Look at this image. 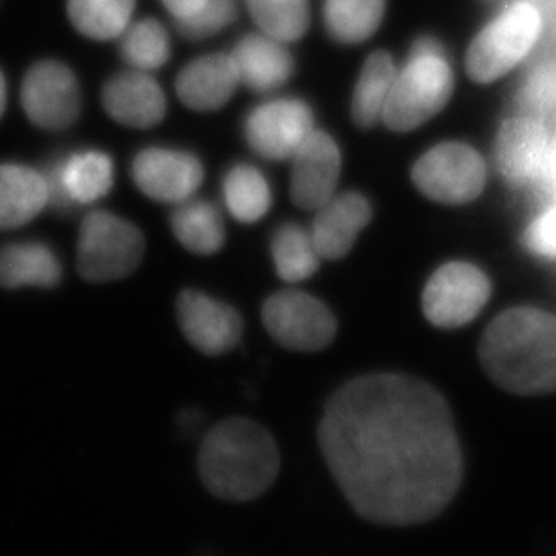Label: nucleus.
Returning a JSON list of instances; mask_svg holds the SVG:
<instances>
[{
  "mask_svg": "<svg viewBox=\"0 0 556 556\" xmlns=\"http://www.w3.org/2000/svg\"><path fill=\"white\" fill-rule=\"evenodd\" d=\"M172 231L190 252L210 255L225 244V223L214 204L201 199H187L172 212Z\"/></svg>",
  "mask_w": 556,
  "mask_h": 556,
  "instance_id": "obj_24",
  "label": "nucleus"
},
{
  "mask_svg": "<svg viewBox=\"0 0 556 556\" xmlns=\"http://www.w3.org/2000/svg\"><path fill=\"white\" fill-rule=\"evenodd\" d=\"M542 33L541 10L520 0L477 33L466 53V71L477 84L508 75L535 48Z\"/></svg>",
  "mask_w": 556,
  "mask_h": 556,
  "instance_id": "obj_5",
  "label": "nucleus"
},
{
  "mask_svg": "<svg viewBox=\"0 0 556 556\" xmlns=\"http://www.w3.org/2000/svg\"><path fill=\"white\" fill-rule=\"evenodd\" d=\"M102 102L109 116L125 127L149 129L165 118V92L147 71L113 76L103 87Z\"/></svg>",
  "mask_w": 556,
  "mask_h": 556,
  "instance_id": "obj_17",
  "label": "nucleus"
},
{
  "mask_svg": "<svg viewBox=\"0 0 556 556\" xmlns=\"http://www.w3.org/2000/svg\"><path fill=\"white\" fill-rule=\"evenodd\" d=\"M22 108L43 130H64L80 116V86L70 67L43 60L27 71L22 84Z\"/></svg>",
  "mask_w": 556,
  "mask_h": 556,
  "instance_id": "obj_10",
  "label": "nucleus"
},
{
  "mask_svg": "<svg viewBox=\"0 0 556 556\" xmlns=\"http://www.w3.org/2000/svg\"><path fill=\"white\" fill-rule=\"evenodd\" d=\"M177 315L188 342L208 356L228 353L241 342V315L208 294L188 289L177 300Z\"/></svg>",
  "mask_w": 556,
  "mask_h": 556,
  "instance_id": "obj_15",
  "label": "nucleus"
},
{
  "mask_svg": "<svg viewBox=\"0 0 556 556\" xmlns=\"http://www.w3.org/2000/svg\"><path fill=\"white\" fill-rule=\"evenodd\" d=\"M547 152V130L536 116L506 119L495 138V165L504 181L522 187L535 179Z\"/></svg>",
  "mask_w": 556,
  "mask_h": 556,
  "instance_id": "obj_16",
  "label": "nucleus"
},
{
  "mask_svg": "<svg viewBox=\"0 0 556 556\" xmlns=\"http://www.w3.org/2000/svg\"><path fill=\"white\" fill-rule=\"evenodd\" d=\"M226 208L241 223H257L271 206V188L252 165L231 166L223 181Z\"/></svg>",
  "mask_w": 556,
  "mask_h": 556,
  "instance_id": "obj_26",
  "label": "nucleus"
},
{
  "mask_svg": "<svg viewBox=\"0 0 556 556\" xmlns=\"http://www.w3.org/2000/svg\"><path fill=\"white\" fill-rule=\"evenodd\" d=\"M119 40V53L138 71L157 70L170 59V38L154 18H144L127 27Z\"/></svg>",
  "mask_w": 556,
  "mask_h": 556,
  "instance_id": "obj_29",
  "label": "nucleus"
},
{
  "mask_svg": "<svg viewBox=\"0 0 556 556\" xmlns=\"http://www.w3.org/2000/svg\"><path fill=\"white\" fill-rule=\"evenodd\" d=\"M204 488L226 503H250L268 492L280 471L274 435L248 417H228L204 435L198 455Z\"/></svg>",
  "mask_w": 556,
  "mask_h": 556,
  "instance_id": "obj_3",
  "label": "nucleus"
},
{
  "mask_svg": "<svg viewBox=\"0 0 556 556\" xmlns=\"http://www.w3.org/2000/svg\"><path fill=\"white\" fill-rule=\"evenodd\" d=\"M552 168H553V176H555L556 181V152L552 155Z\"/></svg>",
  "mask_w": 556,
  "mask_h": 556,
  "instance_id": "obj_36",
  "label": "nucleus"
},
{
  "mask_svg": "<svg viewBox=\"0 0 556 556\" xmlns=\"http://www.w3.org/2000/svg\"><path fill=\"white\" fill-rule=\"evenodd\" d=\"M482 369L519 396L556 392V315L519 305L490 321L479 343Z\"/></svg>",
  "mask_w": 556,
  "mask_h": 556,
  "instance_id": "obj_2",
  "label": "nucleus"
},
{
  "mask_svg": "<svg viewBox=\"0 0 556 556\" xmlns=\"http://www.w3.org/2000/svg\"><path fill=\"white\" fill-rule=\"evenodd\" d=\"M525 247L536 257H556V204L536 217L525 231Z\"/></svg>",
  "mask_w": 556,
  "mask_h": 556,
  "instance_id": "obj_32",
  "label": "nucleus"
},
{
  "mask_svg": "<svg viewBox=\"0 0 556 556\" xmlns=\"http://www.w3.org/2000/svg\"><path fill=\"white\" fill-rule=\"evenodd\" d=\"M316 212L311 236L320 257L329 261L345 257L372 217L369 201L358 192L334 195Z\"/></svg>",
  "mask_w": 556,
  "mask_h": 556,
  "instance_id": "obj_18",
  "label": "nucleus"
},
{
  "mask_svg": "<svg viewBox=\"0 0 556 556\" xmlns=\"http://www.w3.org/2000/svg\"><path fill=\"white\" fill-rule=\"evenodd\" d=\"M165 4L166 10L176 16V21H182L188 16H193L203 10L206 0H161Z\"/></svg>",
  "mask_w": 556,
  "mask_h": 556,
  "instance_id": "obj_34",
  "label": "nucleus"
},
{
  "mask_svg": "<svg viewBox=\"0 0 556 556\" xmlns=\"http://www.w3.org/2000/svg\"><path fill=\"white\" fill-rule=\"evenodd\" d=\"M291 160V199L299 208L318 210L334 198L342 155L331 136L313 130Z\"/></svg>",
  "mask_w": 556,
  "mask_h": 556,
  "instance_id": "obj_14",
  "label": "nucleus"
},
{
  "mask_svg": "<svg viewBox=\"0 0 556 556\" xmlns=\"http://www.w3.org/2000/svg\"><path fill=\"white\" fill-rule=\"evenodd\" d=\"M263 318L269 334L291 351H320L337 334V320L329 307L300 291H282L269 296L264 304Z\"/></svg>",
  "mask_w": 556,
  "mask_h": 556,
  "instance_id": "obj_9",
  "label": "nucleus"
},
{
  "mask_svg": "<svg viewBox=\"0 0 556 556\" xmlns=\"http://www.w3.org/2000/svg\"><path fill=\"white\" fill-rule=\"evenodd\" d=\"M396 73V65L391 54L386 51H376L370 54L354 89V124L362 129H370L383 119Z\"/></svg>",
  "mask_w": 556,
  "mask_h": 556,
  "instance_id": "obj_23",
  "label": "nucleus"
},
{
  "mask_svg": "<svg viewBox=\"0 0 556 556\" xmlns=\"http://www.w3.org/2000/svg\"><path fill=\"white\" fill-rule=\"evenodd\" d=\"M386 13V0H326L324 21L337 42L359 43L375 35Z\"/></svg>",
  "mask_w": 556,
  "mask_h": 556,
  "instance_id": "obj_25",
  "label": "nucleus"
},
{
  "mask_svg": "<svg viewBox=\"0 0 556 556\" xmlns=\"http://www.w3.org/2000/svg\"><path fill=\"white\" fill-rule=\"evenodd\" d=\"M271 255L278 277L286 282H302L313 277L321 258L311 231L299 225H283L275 231Z\"/></svg>",
  "mask_w": 556,
  "mask_h": 556,
  "instance_id": "obj_28",
  "label": "nucleus"
},
{
  "mask_svg": "<svg viewBox=\"0 0 556 556\" xmlns=\"http://www.w3.org/2000/svg\"><path fill=\"white\" fill-rule=\"evenodd\" d=\"M233 18H236V5L231 0H206L203 10L188 18L176 21V24L182 37L199 40L225 29Z\"/></svg>",
  "mask_w": 556,
  "mask_h": 556,
  "instance_id": "obj_31",
  "label": "nucleus"
},
{
  "mask_svg": "<svg viewBox=\"0 0 556 556\" xmlns=\"http://www.w3.org/2000/svg\"><path fill=\"white\" fill-rule=\"evenodd\" d=\"M486 176L482 155L459 141L435 144L413 168V181L419 192L441 204L476 201L486 187Z\"/></svg>",
  "mask_w": 556,
  "mask_h": 556,
  "instance_id": "obj_7",
  "label": "nucleus"
},
{
  "mask_svg": "<svg viewBox=\"0 0 556 556\" xmlns=\"http://www.w3.org/2000/svg\"><path fill=\"white\" fill-rule=\"evenodd\" d=\"M135 0H67L73 26L94 40H111L129 27Z\"/></svg>",
  "mask_w": 556,
  "mask_h": 556,
  "instance_id": "obj_27",
  "label": "nucleus"
},
{
  "mask_svg": "<svg viewBox=\"0 0 556 556\" xmlns=\"http://www.w3.org/2000/svg\"><path fill=\"white\" fill-rule=\"evenodd\" d=\"M144 237L129 220L109 212H92L81 223L78 269L91 282L129 277L143 261Z\"/></svg>",
  "mask_w": 556,
  "mask_h": 556,
  "instance_id": "obj_6",
  "label": "nucleus"
},
{
  "mask_svg": "<svg viewBox=\"0 0 556 556\" xmlns=\"http://www.w3.org/2000/svg\"><path fill=\"white\" fill-rule=\"evenodd\" d=\"M525 89L526 103L533 111H553L556 105V65L536 70Z\"/></svg>",
  "mask_w": 556,
  "mask_h": 556,
  "instance_id": "obj_33",
  "label": "nucleus"
},
{
  "mask_svg": "<svg viewBox=\"0 0 556 556\" xmlns=\"http://www.w3.org/2000/svg\"><path fill=\"white\" fill-rule=\"evenodd\" d=\"M136 187L160 203L179 204L192 198L203 182V165L185 150L144 149L130 166Z\"/></svg>",
  "mask_w": 556,
  "mask_h": 556,
  "instance_id": "obj_12",
  "label": "nucleus"
},
{
  "mask_svg": "<svg viewBox=\"0 0 556 556\" xmlns=\"http://www.w3.org/2000/svg\"><path fill=\"white\" fill-rule=\"evenodd\" d=\"M231 59L239 81L253 91L269 92L282 87L293 75V59L282 42L268 35H248L237 43Z\"/></svg>",
  "mask_w": 556,
  "mask_h": 556,
  "instance_id": "obj_20",
  "label": "nucleus"
},
{
  "mask_svg": "<svg viewBox=\"0 0 556 556\" xmlns=\"http://www.w3.org/2000/svg\"><path fill=\"white\" fill-rule=\"evenodd\" d=\"M247 4L264 35L280 42L299 40L309 26V0H247Z\"/></svg>",
  "mask_w": 556,
  "mask_h": 556,
  "instance_id": "obj_30",
  "label": "nucleus"
},
{
  "mask_svg": "<svg viewBox=\"0 0 556 556\" xmlns=\"http://www.w3.org/2000/svg\"><path fill=\"white\" fill-rule=\"evenodd\" d=\"M315 127L313 111L296 98H278L253 109L244 119V136L261 157L291 160Z\"/></svg>",
  "mask_w": 556,
  "mask_h": 556,
  "instance_id": "obj_11",
  "label": "nucleus"
},
{
  "mask_svg": "<svg viewBox=\"0 0 556 556\" xmlns=\"http://www.w3.org/2000/svg\"><path fill=\"white\" fill-rule=\"evenodd\" d=\"M452 91L454 73L443 43L438 38L419 37L396 73L383 122L391 130L410 132L441 113Z\"/></svg>",
  "mask_w": 556,
  "mask_h": 556,
  "instance_id": "obj_4",
  "label": "nucleus"
},
{
  "mask_svg": "<svg viewBox=\"0 0 556 556\" xmlns=\"http://www.w3.org/2000/svg\"><path fill=\"white\" fill-rule=\"evenodd\" d=\"M318 444L351 508L375 525L435 519L463 482L448 403L414 376L378 372L340 387L321 416Z\"/></svg>",
  "mask_w": 556,
  "mask_h": 556,
  "instance_id": "obj_1",
  "label": "nucleus"
},
{
  "mask_svg": "<svg viewBox=\"0 0 556 556\" xmlns=\"http://www.w3.org/2000/svg\"><path fill=\"white\" fill-rule=\"evenodd\" d=\"M492 294V283L470 263L444 264L422 291V311L433 326L455 329L476 320Z\"/></svg>",
  "mask_w": 556,
  "mask_h": 556,
  "instance_id": "obj_8",
  "label": "nucleus"
},
{
  "mask_svg": "<svg viewBox=\"0 0 556 556\" xmlns=\"http://www.w3.org/2000/svg\"><path fill=\"white\" fill-rule=\"evenodd\" d=\"M49 206L43 172L24 165H0V230L31 223Z\"/></svg>",
  "mask_w": 556,
  "mask_h": 556,
  "instance_id": "obj_21",
  "label": "nucleus"
},
{
  "mask_svg": "<svg viewBox=\"0 0 556 556\" xmlns=\"http://www.w3.org/2000/svg\"><path fill=\"white\" fill-rule=\"evenodd\" d=\"M62 266L51 248L40 242H15L0 248V286L5 289L37 286L53 288Z\"/></svg>",
  "mask_w": 556,
  "mask_h": 556,
  "instance_id": "obj_22",
  "label": "nucleus"
},
{
  "mask_svg": "<svg viewBox=\"0 0 556 556\" xmlns=\"http://www.w3.org/2000/svg\"><path fill=\"white\" fill-rule=\"evenodd\" d=\"M5 109V80L4 75L0 73V116L4 113Z\"/></svg>",
  "mask_w": 556,
  "mask_h": 556,
  "instance_id": "obj_35",
  "label": "nucleus"
},
{
  "mask_svg": "<svg viewBox=\"0 0 556 556\" xmlns=\"http://www.w3.org/2000/svg\"><path fill=\"white\" fill-rule=\"evenodd\" d=\"M239 84V73L231 54H208L193 60L179 73L176 89L187 108L215 111L230 102Z\"/></svg>",
  "mask_w": 556,
  "mask_h": 556,
  "instance_id": "obj_19",
  "label": "nucleus"
},
{
  "mask_svg": "<svg viewBox=\"0 0 556 556\" xmlns=\"http://www.w3.org/2000/svg\"><path fill=\"white\" fill-rule=\"evenodd\" d=\"M49 188V206L67 212L75 204L97 203L114 182L113 160L100 150H86L56 161L43 172Z\"/></svg>",
  "mask_w": 556,
  "mask_h": 556,
  "instance_id": "obj_13",
  "label": "nucleus"
}]
</instances>
